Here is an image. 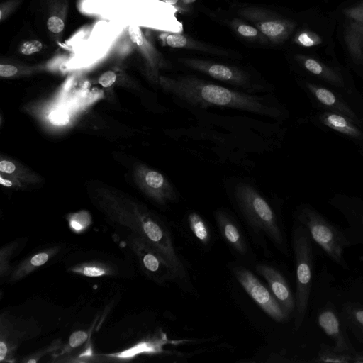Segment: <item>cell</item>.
I'll use <instances>...</instances> for the list:
<instances>
[{
  "mask_svg": "<svg viewBox=\"0 0 363 363\" xmlns=\"http://www.w3.org/2000/svg\"><path fill=\"white\" fill-rule=\"evenodd\" d=\"M292 247L296 267L294 329L298 330L308 309L313 267V240L306 228L299 222L293 228Z\"/></svg>",
  "mask_w": 363,
  "mask_h": 363,
  "instance_id": "obj_3",
  "label": "cell"
},
{
  "mask_svg": "<svg viewBox=\"0 0 363 363\" xmlns=\"http://www.w3.org/2000/svg\"><path fill=\"white\" fill-rule=\"evenodd\" d=\"M162 1L168 4L175 5L179 2V0H162Z\"/></svg>",
  "mask_w": 363,
  "mask_h": 363,
  "instance_id": "obj_33",
  "label": "cell"
},
{
  "mask_svg": "<svg viewBox=\"0 0 363 363\" xmlns=\"http://www.w3.org/2000/svg\"><path fill=\"white\" fill-rule=\"evenodd\" d=\"M347 18L354 21H363V1L344 10Z\"/></svg>",
  "mask_w": 363,
  "mask_h": 363,
  "instance_id": "obj_21",
  "label": "cell"
},
{
  "mask_svg": "<svg viewBox=\"0 0 363 363\" xmlns=\"http://www.w3.org/2000/svg\"><path fill=\"white\" fill-rule=\"evenodd\" d=\"M353 353H348L338 350L334 345L323 343L318 352L315 362L349 363L352 362Z\"/></svg>",
  "mask_w": 363,
  "mask_h": 363,
  "instance_id": "obj_18",
  "label": "cell"
},
{
  "mask_svg": "<svg viewBox=\"0 0 363 363\" xmlns=\"http://www.w3.org/2000/svg\"><path fill=\"white\" fill-rule=\"evenodd\" d=\"M160 83L176 100L191 107L233 108L277 121L284 118L279 104L267 96L228 88L192 75L162 77Z\"/></svg>",
  "mask_w": 363,
  "mask_h": 363,
  "instance_id": "obj_1",
  "label": "cell"
},
{
  "mask_svg": "<svg viewBox=\"0 0 363 363\" xmlns=\"http://www.w3.org/2000/svg\"><path fill=\"white\" fill-rule=\"evenodd\" d=\"M232 272L246 293L272 319L278 323H284L290 318L271 291L251 271L242 266H235Z\"/></svg>",
  "mask_w": 363,
  "mask_h": 363,
  "instance_id": "obj_7",
  "label": "cell"
},
{
  "mask_svg": "<svg viewBox=\"0 0 363 363\" xmlns=\"http://www.w3.org/2000/svg\"><path fill=\"white\" fill-rule=\"evenodd\" d=\"M82 274L87 277H100L106 273V271L99 266H86L82 269Z\"/></svg>",
  "mask_w": 363,
  "mask_h": 363,
  "instance_id": "obj_27",
  "label": "cell"
},
{
  "mask_svg": "<svg viewBox=\"0 0 363 363\" xmlns=\"http://www.w3.org/2000/svg\"><path fill=\"white\" fill-rule=\"evenodd\" d=\"M88 338V335L84 331H76L69 337V344L71 347H77L84 342Z\"/></svg>",
  "mask_w": 363,
  "mask_h": 363,
  "instance_id": "obj_25",
  "label": "cell"
},
{
  "mask_svg": "<svg viewBox=\"0 0 363 363\" xmlns=\"http://www.w3.org/2000/svg\"><path fill=\"white\" fill-rule=\"evenodd\" d=\"M49 259V253L40 252L33 256L30 259V264L31 267H37L44 264Z\"/></svg>",
  "mask_w": 363,
  "mask_h": 363,
  "instance_id": "obj_29",
  "label": "cell"
},
{
  "mask_svg": "<svg viewBox=\"0 0 363 363\" xmlns=\"http://www.w3.org/2000/svg\"><path fill=\"white\" fill-rule=\"evenodd\" d=\"M317 324L340 351L354 353L356 350L347 333V327L335 306L330 302L318 312Z\"/></svg>",
  "mask_w": 363,
  "mask_h": 363,
  "instance_id": "obj_8",
  "label": "cell"
},
{
  "mask_svg": "<svg viewBox=\"0 0 363 363\" xmlns=\"http://www.w3.org/2000/svg\"><path fill=\"white\" fill-rule=\"evenodd\" d=\"M47 26L50 31L58 33L62 31L65 25L63 21L57 16L50 17L47 21Z\"/></svg>",
  "mask_w": 363,
  "mask_h": 363,
  "instance_id": "obj_24",
  "label": "cell"
},
{
  "mask_svg": "<svg viewBox=\"0 0 363 363\" xmlns=\"http://www.w3.org/2000/svg\"><path fill=\"white\" fill-rule=\"evenodd\" d=\"M128 34L131 40L138 46L143 44V37L140 28L136 25H130L128 28Z\"/></svg>",
  "mask_w": 363,
  "mask_h": 363,
  "instance_id": "obj_26",
  "label": "cell"
},
{
  "mask_svg": "<svg viewBox=\"0 0 363 363\" xmlns=\"http://www.w3.org/2000/svg\"><path fill=\"white\" fill-rule=\"evenodd\" d=\"M256 270L264 278L274 297L290 318L295 311V296L282 274L274 267L264 263L257 264Z\"/></svg>",
  "mask_w": 363,
  "mask_h": 363,
  "instance_id": "obj_9",
  "label": "cell"
},
{
  "mask_svg": "<svg viewBox=\"0 0 363 363\" xmlns=\"http://www.w3.org/2000/svg\"><path fill=\"white\" fill-rule=\"evenodd\" d=\"M295 58L305 69L312 74L326 81L333 86L340 88L345 86L342 76L335 69L307 55H296Z\"/></svg>",
  "mask_w": 363,
  "mask_h": 363,
  "instance_id": "obj_13",
  "label": "cell"
},
{
  "mask_svg": "<svg viewBox=\"0 0 363 363\" xmlns=\"http://www.w3.org/2000/svg\"><path fill=\"white\" fill-rule=\"evenodd\" d=\"M178 61L189 69L246 93L257 94L272 90L269 84L236 66L195 57H179Z\"/></svg>",
  "mask_w": 363,
  "mask_h": 363,
  "instance_id": "obj_5",
  "label": "cell"
},
{
  "mask_svg": "<svg viewBox=\"0 0 363 363\" xmlns=\"http://www.w3.org/2000/svg\"><path fill=\"white\" fill-rule=\"evenodd\" d=\"M305 85L313 97L323 106L330 111L347 116L356 124H360L359 118L340 96L324 86L311 82H306Z\"/></svg>",
  "mask_w": 363,
  "mask_h": 363,
  "instance_id": "obj_11",
  "label": "cell"
},
{
  "mask_svg": "<svg viewBox=\"0 0 363 363\" xmlns=\"http://www.w3.org/2000/svg\"><path fill=\"white\" fill-rule=\"evenodd\" d=\"M238 13L255 26L269 42L274 44L286 40L296 28L294 21L258 6L242 7Z\"/></svg>",
  "mask_w": 363,
  "mask_h": 363,
  "instance_id": "obj_6",
  "label": "cell"
},
{
  "mask_svg": "<svg viewBox=\"0 0 363 363\" xmlns=\"http://www.w3.org/2000/svg\"><path fill=\"white\" fill-rule=\"evenodd\" d=\"M344 38L351 57L356 64L363 67V21L350 20Z\"/></svg>",
  "mask_w": 363,
  "mask_h": 363,
  "instance_id": "obj_14",
  "label": "cell"
},
{
  "mask_svg": "<svg viewBox=\"0 0 363 363\" xmlns=\"http://www.w3.org/2000/svg\"><path fill=\"white\" fill-rule=\"evenodd\" d=\"M184 4H191L195 2L196 0H181Z\"/></svg>",
  "mask_w": 363,
  "mask_h": 363,
  "instance_id": "obj_34",
  "label": "cell"
},
{
  "mask_svg": "<svg viewBox=\"0 0 363 363\" xmlns=\"http://www.w3.org/2000/svg\"><path fill=\"white\" fill-rule=\"evenodd\" d=\"M116 75L113 71L104 72L99 79V83L104 87L111 86L116 81Z\"/></svg>",
  "mask_w": 363,
  "mask_h": 363,
  "instance_id": "obj_28",
  "label": "cell"
},
{
  "mask_svg": "<svg viewBox=\"0 0 363 363\" xmlns=\"http://www.w3.org/2000/svg\"><path fill=\"white\" fill-rule=\"evenodd\" d=\"M319 120L329 128L348 137L358 138L362 136V133L356 123L345 115L329 111L322 113L319 116Z\"/></svg>",
  "mask_w": 363,
  "mask_h": 363,
  "instance_id": "obj_15",
  "label": "cell"
},
{
  "mask_svg": "<svg viewBox=\"0 0 363 363\" xmlns=\"http://www.w3.org/2000/svg\"><path fill=\"white\" fill-rule=\"evenodd\" d=\"M298 220L308 230L311 238L334 262L348 269L343 252L349 242L345 233L311 207L298 211Z\"/></svg>",
  "mask_w": 363,
  "mask_h": 363,
  "instance_id": "obj_4",
  "label": "cell"
},
{
  "mask_svg": "<svg viewBox=\"0 0 363 363\" xmlns=\"http://www.w3.org/2000/svg\"><path fill=\"white\" fill-rule=\"evenodd\" d=\"M160 38L170 48L196 50L223 57L230 56L228 50L200 42L183 33H167L161 35Z\"/></svg>",
  "mask_w": 363,
  "mask_h": 363,
  "instance_id": "obj_12",
  "label": "cell"
},
{
  "mask_svg": "<svg viewBox=\"0 0 363 363\" xmlns=\"http://www.w3.org/2000/svg\"><path fill=\"white\" fill-rule=\"evenodd\" d=\"M230 25L236 33L245 39L260 43H266L268 40L255 26L242 20L234 18Z\"/></svg>",
  "mask_w": 363,
  "mask_h": 363,
  "instance_id": "obj_19",
  "label": "cell"
},
{
  "mask_svg": "<svg viewBox=\"0 0 363 363\" xmlns=\"http://www.w3.org/2000/svg\"><path fill=\"white\" fill-rule=\"evenodd\" d=\"M216 223L225 242L240 256H247L249 247L244 235L233 216L225 209L214 213Z\"/></svg>",
  "mask_w": 363,
  "mask_h": 363,
  "instance_id": "obj_10",
  "label": "cell"
},
{
  "mask_svg": "<svg viewBox=\"0 0 363 363\" xmlns=\"http://www.w3.org/2000/svg\"><path fill=\"white\" fill-rule=\"evenodd\" d=\"M18 69L13 65H0V75L1 77H11L16 74Z\"/></svg>",
  "mask_w": 363,
  "mask_h": 363,
  "instance_id": "obj_30",
  "label": "cell"
},
{
  "mask_svg": "<svg viewBox=\"0 0 363 363\" xmlns=\"http://www.w3.org/2000/svg\"><path fill=\"white\" fill-rule=\"evenodd\" d=\"M233 196L253 232L267 237L279 250L287 254L286 242L276 213L258 190L252 184L241 182L235 185Z\"/></svg>",
  "mask_w": 363,
  "mask_h": 363,
  "instance_id": "obj_2",
  "label": "cell"
},
{
  "mask_svg": "<svg viewBox=\"0 0 363 363\" xmlns=\"http://www.w3.org/2000/svg\"><path fill=\"white\" fill-rule=\"evenodd\" d=\"M352 362L363 363V351H355L352 354Z\"/></svg>",
  "mask_w": 363,
  "mask_h": 363,
  "instance_id": "obj_32",
  "label": "cell"
},
{
  "mask_svg": "<svg viewBox=\"0 0 363 363\" xmlns=\"http://www.w3.org/2000/svg\"><path fill=\"white\" fill-rule=\"evenodd\" d=\"M340 315L347 328L356 338L363 342V305L356 302H345L342 305Z\"/></svg>",
  "mask_w": 363,
  "mask_h": 363,
  "instance_id": "obj_16",
  "label": "cell"
},
{
  "mask_svg": "<svg viewBox=\"0 0 363 363\" xmlns=\"http://www.w3.org/2000/svg\"><path fill=\"white\" fill-rule=\"evenodd\" d=\"M49 119L55 125H65L69 122V116L64 111H53L49 114Z\"/></svg>",
  "mask_w": 363,
  "mask_h": 363,
  "instance_id": "obj_23",
  "label": "cell"
},
{
  "mask_svg": "<svg viewBox=\"0 0 363 363\" xmlns=\"http://www.w3.org/2000/svg\"><path fill=\"white\" fill-rule=\"evenodd\" d=\"M43 48L41 42L37 40H30L24 42L21 46V51L24 55H31L39 52Z\"/></svg>",
  "mask_w": 363,
  "mask_h": 363,
  "instance_id": "obj_22",
  "label": "cell"
},
{
  "mask_svg": "<svg viewBox=\"0 0 363 363\" xmlns=\"http://www.w3.org/2000/svg\"><path fill=\"white\" fill-rule=\"evenodd\" d=\"M293 41L303 47H313L323 43L321 38L315 33L310 30H301L294 38Z\"/></svg>",
  "mask_w": 363,
  "mask_h": 363,
  "instance_id": "obj_20",
  "label": "cell"
},
{
  "mask_svg": "<svg viewBox=\"0 0 363 363\" xmlns=\"http://www.w3.org/2000/svg\"><path fill=\"white\" fill-rule=\"evenodd\" d=\"M0 170L5 173H13L16 170L14 164L9 161H1L0 162Z\"/></svg>",
  "mask_w": 363,
  "mask_h": 363,
  "instance_id": "obj_31",
  "label": "cell"
},
{
  "mask_svg": "<svg viewBox=\"0 0 363 363\" xmlns=\"http://www.w3.org/2000/svg\"><path fill=\"white\" fill-rule=\"evenodd\" d=\"M187 223L191 232L197 240L206 246L211 240L210 229L203 217L196 211L189 213L187 216Z\"/></svg>",
  "mask_w": 363,
  "mask_h": 363,
  "instance_id": "obj_17",
  "label": "cell"
}]
</instances>
